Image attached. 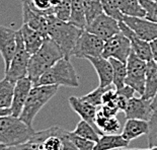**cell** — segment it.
Here are the masks:
<instances>
[{
    "instance_id": "6da1fadb",
    "label": "cell",
    "mask_w": 157,
    "mask_h": 150,
    "mask_svg": "<svg viewBox=\"0 0 157 150\" xmlns=\"http://www.w3.org/2000/svg\"><path fill=\"white\" fill-rule=\"evenodd\" d=\"M63 57L64 54L59 46L50 37H47L41 48L29 58L28 77L33 81L34 85H36L47 70Z\"/></svg>"
},
{
    "instance_id": "7a4b0ae2",
    "label": "cell",
    "mask_w": 157,
    "mask_h": 150,
    "mask_svg": "<svg viewBox=\"0 0 157 150\" xmlns=\"http://www.w3.org/2000/svg\"><path fill=\"white\" fill-rule=\"evenodd\" d=\"M82 32L83 29H80L69 21H61L54 14L50 17L48 37L59 46L65 58L70 59L72 56V51Z\"/></svg>"
},
{
    "instance_id": "3957f363",
    "label": "cell",
    "mask_w": 157,
    "mask_h": 150,
    "mask_svg": "<svg viewBox=\"0 0 157 150\" xmlns=\"http://www.w3.org/2000/svg\"><path fill=\"white\" fill-rule=\"evenodd\" d=\"M35 133L34 127L29 126L19 117H0V145L8 147L28 142Z\"/></svg>"
},
{
    "instance_id": "277c9868",
    "label": "cell",
    "mask_w": 157,
    "mask_h": 150,
    "mask_svg": "<svg viewBox=\"0 0 157 150\" xmlns=\"http://www.w3.org/2000/svg\"><path fill=\"white\" fill-rule=\"evenodd\" d=\"M36 85H58L78 87L79 77L69 58L63 57L41 76Z\"/></svg>"
},
{
    "instance_id": "5b68a950",
    "label": "cell",
    "mask_w": 157,
    "mask_h": 150,
    "mask_svg": "<svg viewBox=\"0 0 157 150\" xmlns=\"http://www.w3.org/2000/svg\"><path fill=\"white\" fill-rule=\"evenodd\" d=\"M58 85L33 86L19 118L29 126L33 127L36 116L48 104L50 99L56 95V93L58 92Z\"/></svg>"
},
{
    "instance_id": "8992f818",
    "label": "cell",
    "mask_w": 157,
    "mask_h": 150,
    "mask_svg": "<svg viewBox=\"0 0 157 150\" xmlns=\"http://www.w3.org/2000/svg\"><path fill=\"white\" fill-rule=\"evenodd\" d=\"M31 55L26 51L21 31H16V50L8 69L4 72L5 78L16 82L21 78L28 77V67Z\"/></svg>"
},
{
    "instance_id": "52a82bcc",
    "label": "cell",
    "mask_w": 157,
    "mask_h": 150,
    "mask_svg": "<svg viewBox=\"0 0 157 150\" xmlns=\"http://www.w3.org/2000/svg\"><path fill=\"white\" fill-rule=\"evenodd\" d=\"M127 77L125 84L131 86L140 95L144 94L147 62L139 58L134 52H131L127 60Z\"/></svg>"
},
{
    "instance_id": "ba28073f",
    "label": "cell",
    "mask_w": 157,
    "mask_h": 150,
    "mask_svg": "<svg viewBox=\"0 0 157 150\" xmlns=\"http://www.w3.org/2000/svg\"><path fill=\"white\" fill-rule=\"evenodd\" d=\"M103 47H105V41L101 38L91 34L86 29H83L72 51V56H75L79 59L99 57L102 55Z\"/></svg>"
},
{
    "instance_id": "9c48e42d",
    "label": "cell",
    "mask_w": 157,
    "mask_h": 150,
    "mask_svg": "<svg viewBox=\"0 0 157 150\" xmlns=\"http://www.w3.org/2000/svg\"><path fill=\"white\" fill-rule=\"evenodd\" d=\"M131 52V42L122 32H120L105 42L101 56L106 59L115 58L124 63H127Z\"/></svg>"
},
{
    "instance_id": "30bf717a",
    "label": "cell",
    "mask_w": 157,
    "mask_h": 150,
    "mask_svg": "<svg viewBox=\"0 0 157 150\" xmlns=\"http://www.w3.org/2000/svg\"><path fill=\"white\" fill-rule=\"evenodd\" d=\"M85 29L91 34H94L99 38H101L105 42L121 32L120 21L105 12H102L91 22L88 23Z\"/></svg>"
},
{
    "instance_id": "8fae6325",
    "label": "cell",
    "mask_w": 157,
    "mask_h": 150,
    "mask_svg": "<svg viewBox=\"0 0 157 150\" xmlns=\"http://www.w3.org/2000/svg\"><path fill=\"white\" fill-rule=\"evenodd\" d=\"M140 39L151 42L157 39V23L150 21L145 17L124 15L123 21Z\"/></svg>"
},
{
    "instance_id": "7c38bea8",
    "label": "cell",
    "mask_w": 157,
    "mask_h": 150,
    "mask_svg": "<svg viewBox=\"0 0 157 150\" xmlns=\"http://www.w3.org/2000/svg\"><path fill=\"white\" fill-rule=\"evenodd\" d=\"M16 50V31L0 25V55L4 61V72L8 69Z\"/></svg>"
},
{
    "instance_id": "4fadbf2b",
    "label": "cell",
    "mask_w": 157,
    "mask_h": 150,
    "mask_svg": "<svg viewBox=\"0 0 157 150\" xmlns=\"http://www.w3.org/2000/svg\"><path fill=\"white\" fill-rule=\"evenodd\" d=\"M152 99H146L144 98H134L129 99L128 105L125 110V116L127 119H139L149 121L153 114L151 106Z\"/></svg>"
},
{
    "instance_id": "5bb4252c",
    "label": "cell",
    "mask_w": 157,
    "mask_h": 150,
    "mask_svg": "<svg viewBox=\"0 0 157 150\" xmlns=\"http://www.w3.org/2000/svg\"><path fill=\"white\" fill-rule=\"evenodd\" d=\"M34 86V83L29 77L19 79L15 82L14 91H13L12 104L10 106L11 115L14 117H19L21 114L23 106L28 99L29 91Z\"/></svg>"
},
{
    "instance_id": "9a60e30c",
    "label": "cell",
    "mask_w": 157,
    "mask_h": 150,
    "mask_svg": "<svg viewBox=\"0 0 157 150\" xmlns=\"http://www.w3.org/2000/svg\"><path fill=\"white\" fill-rule=\"evenodd\" d=\"M120 29L131 42L132 52H134L139 58L145 60L146 62L153 60L150 42L140 39L124 21H120Z\"/></svg>"
},
{
    "instance_id": "2e32d148",
    "label": "cell",
    "mask_w": 157,
    "mask_h": 150,
    "mask_svg": "<svg viewBox=\"0 0 157 150\" xmlns=\"http://www.w3.org/2000/svg\"><path fill=\"white\" fill-rule=\"evenodd\" d=\"M68 102L70 106H71V109L80 118L88 122L90 125H92L102 135V133L99 131L95 125V117L96 113H98V109L96 108L98 106L89 104V102H85L82 98H77V96H70L68 98Z\"/></svg>"
},
{
    "instance_id": "e0dca14e",
    "label": "cell",
    "mask_w": 157,
    "mask_h": 150,
    "mask_svg": "<svg viewBox=\"0 0 157 150\" xmlns=\"http://www.w3.org/2000/svg\"><path fill=\"white\" fill-rule=\"evenodd\" d=\"M86 60H88L96 71L99 79V85L109 86L113 84V71L109 59L99 56V57H87Z\"/></svg>"
},
{
    "instance_id": "ac0fdd59",
    "label": "cell",
    "mask_w": 157,
    "mask_h": 150,
    "mask_svg": "<svg viewBox=\"0 0 157 150\" xmlns=\"http://www.w3.org/2000/svg\"><path fill=\"white\" fill-rule=\"evenodd\" d=\"M19 29L21 31L23 43H25L26 51L32 56L44 44V41L47 38V36L42 34L41 32L29 28L28 25H25V23H23L22 26Z\"/></svg>"
},
{
    "instance_id": "d6986e66",
    "label": "cell",
    "mask_w": 157,
    "mask_h": 150,
    "mask_svg": "<svg viewBox=\"0 0 157 150\" xmlns=\"http://www.w3.org/2000/svg\"><path fill=\"white\" fill-rule=\"evenodd\" d=\"M149 121L139 119H127L123 128L122 135L128 141H132L142 135L148 134Z\"/></svg>"
},
{
    "instance_id": "ffe728a7",
    "label": "cell",
    "mask_w": 157,
    "mask_h": 150,
    "mask_svg": "<svg viewBox=\"0 0 157 150\" xmlns=\"http://www.w3.org/2000/svg\"><path fill=\"white\" fill-rule=\"evenodd\" d=\"M130 141L126 140L122 134H102L95 142L93 150H116L129 146Z\"/></svg>"
},
{
    "instance_id": "44dd1931",
    "label": "cell",
    "mask_w": 157,
    "mask_h": 150,
    "mask_svg": "<svg viewBox=\"0 0 157 150\" xmlns=\"http://www.w3.org/2000/svg\"><path fill=\"white\" fill-rule=\"evenodd\" d=\"M157 93V63L154 60L147 62L145 91L142 98L152 99Z\"/></svg>"
},
{
    "instance_id": "7402d4cb",
    "label": "cell",
    "mask_w": 157,
    "mask_h": 150,
    "mask_svg": "<svg viewBox=\"0 0 157 150\" xmlns=\"http://www.w3.org/2000/svg\"><path fill=\"white\" fill-rule=\"evenodd\" d=\"M95 125L102 134H117L121 130V124L116 117H106L98 110L95 117Z\"/></svg>"
},
{
    "instance_id": "603a6c76",
    "label": "cell",
    "mask_w": 157,
    "mask_h": 150,
    "mask_svg": "<svg viewBox=\"0 0 157 150\" xmlns=\"http://www.w3.org/2000/svg\"><path fill=\"white\" fill-rule=\"evenodd\" d=\"M118 5L124 15L145 17L146 12L139 0H118Z\"/></svg>"
},
{
    "instance_id": "cb8c5ba5",
    "label": "cell",
    "mask_w": 157,
    "mask_h": 150,
    "mask_svg": "<svg viewBox=\"0 0 157 150\" xmlns=\"http://www.w3.org/2000/svg\"><path fill=\"white\" fill-rule=\"evenodd\" d=\"M15 82L3 78L0 80V109H10Z\"/></svg>"
},
{
    "instance_id": "d4e9b609",
    "label": "cell",
    "mask_w": 157,
    "mask_h": 150,
    "mask_svg": "<svg viewBox=\"0 0 157 150\" xmlns=\"http://www.w3.org/2000/svg\"><path fill=\"white\" fill-rule=\"evenodd\" d=\"M69 22L73 23L80 29H85L86 17L82 0H71V14H70Z\"/></svg>"
},
{
    "instance_id": "484cf974",
    "label": "cell",
    "mask_w": 157,
    "mask_h": 150,
    "mask_svg": "<svg viewBox=\"0 0 157 150\" xmlns=\"http://www.w3.org/2000/svg\"><path fill=\"white\" fill-rule=\"evenodd\" d=\"M112 63L113 71V84L115 85L117 89L122 88L125 86V80L127 77V64L118 59L115 58H109Z\"/></svg>"
},
{
    "instance_id": "4316f807",
    "label": "cell",
    "mask_w": 157,
    "mask_h": 150,
    "mask_svg": "<svg viewBox=\"0 0 157 150\" xmlns=\"http://www.w3.org/2000/svg\"><path fill=\"white\" fill-rule=\"evenodd\" d=\"M73 132H74L76 135L80 136V137L85 138L93 142H98L101 135L92 125H90L88 122H86L82 119L77 124V126H76V128Z\"/></svg>"
},
{
    "instance_id": "83f0119b",
    "label": "cell",
    "mask_w": 157,
    "mask_h": 150,
    "mask_svg": "<svg viewBox=\"0 0 157 150\" xmlns=\"http://www.w3.org/2000/svg\"><path fill=\"white\" fill-rule=\"evenodd\" d=\"M84 5L86 25L103 12L101 0H82Z\"/></svg>"
},
{
    "instance_id": "f1b7e54d",
    "label": "cell",
    "mask_w": 157,
    "mask_h": 150,
    "mask_svg": "<svg viewBox=\"0 0 157 150\" xmlns=\"http://www.w3.org/2000/svg\"><path fill=\"white\" fill-rule=\"evenodd\" d=\"M111 85L109 86H101L98 85V88L93 89L92 91L88 92L87 94H85L84 96H82V98L84 99L85 102H89L95 106H99L102 105V96L105 94V92L108 90V89L111 87Z\"/></svg>"
},
{
    "instance_id": "f546056e",
    "label": "cell",
    "mask_w": 157,
    "mask_h": 150,
    "mask_svg": "<svg viewBox=\"0 0 157 150\" xmlns=\"http://www.w3.org/2000/svg\"><path fill=\"white\" fill-rule=\"evenodd\" d=\"M101 4L103 8V12L108 15L116 18L117 21H122L124 18V14L121 12L118 5V0H101Z\"/></svg>"
},
{
    "instance_id": "4dcf8cb0",
    "label": "cell",
    "mask_w": 157,
    "mask_h": 150,
    "mask_svg": "<svg viewBox=\"0 0 157 150\" xmlns=\"http://www.w3.org/2000/svg\"><path fill=\"white\" fill-rule=\"evenodd\" d=\"M53 14L61 21H69L71 14V0H61L56 7H53Z\"/></svg>"
},
{
    "instance_id": "1f68e13d",
    "label": "cell",
    "mask_w": 157,
    "mask_h": 150,
    "mask_svg": "<svg viewBox=\"0 0 157 150\" xmlns=\"http://www.w3.org/2000/svg\"><path fill=\"white\" fill-rule=\"evenodd\" d=\"M139 1L145 9V18L157 23V2L154 0H139Z\"/></svg>"
},
{
    "instance_id": "d6a6232c",
    "label": "cell",
    "mask_w": 157,
    "mask_h": 150,
    "mask_svg": "<svg viewBox=\"0 0 157 150\" xmlns=\"http://www.w3.org/2000/svg\"><path fill=\"white\" fill-rule=\"evenodd\" d=\"M147 135L149 147H157V111L153 112L149 120V132Z\"/></svg>"
},
{
    "instance_id": "836d02e7",
    "label": "cell",
    "mask_w": 157,
    "mask_h": 150,
    "mask_svg": "<svg viewBox=\"0 0 157 150\" xmlns=\"http://www.w3.org/2000/svg\"><path fill=\"white\" fill-rule=\"evenodd\" d=\"M69 136H70L71 141L74 143V145L78 148V150H93L94 149L95 142L80 137V136L76 135L74 132H70Z\"/></svg>"
},
{
    "instance_id": "e575fe53",
    "label": "cell",
    "mask_w": 157,
    "mask_h": 150,
    "mask_svg": "<svg viewBox=\"0 0 157 150\" xmlns=\"http://www.w3.org/2000/svg\"><path fill=\"white\" fill-rule=\"evenodd\" d=\"M5 150H44V148H43L42 143L29 140L28 142L21 143V144L8 146V147H6Z\"/></svg>"
},
{
    "instance_id": "d590c367",
    "label": "cell",
    "mask_w": 157,
    "mask_h": 150,
    "mask_svg": "<svg viewBox=\"0 0 157 150\" xmlns=\"http://www.w3.org/2000/svg\"><path fill=\"white\" fill-rule=\"evenodd\" d=\"M99 110H101L102 114L106 117H116L120 111V110L118 108H116V106H103V105L101 106Z\"/></svg>"
},
{
    "instance_id": "8d00e7d4",
    "label": "cell",
    "mask_w": 157,
    "mask_h": 150,
    "mask_svg": "<svg viewBox=\"0 0 157 150\" xmlns=\"http://www.w3.org/2000/svg\"><path fill=\"white\" fill-rule=\"evenodd\" d=\"M117 92L119 93V94H122L124 96H126L127 98H132L133 96H134V93L136 92L134 90V88H132L131 86H129V85H125V86H123L122 88H119V89H117Z\"/></svg>"
},
{
    "instance_id": "74e56055",
    "label": "cell",
    "mask_w": 157,
    "mask_h": 150,
    "mask_svg": "<svg viewBox=\"0 0 157 150\" xmlns=\"http://www.w3.org/2000/svg\"><path fill=\"white\" fill-rule=\"evenodd\" d=\"M150 46H151L153 60H154V61L157 63V39L153 40V41L150 42Z\"/></svg>"
},
{
    "instance_id": "f35d334b",
    "label": "cell",
    "mask_w": 157,
    "mask_h": 150,
    "mask_svg": "<svg viewBox=\"0 0 157 150\" xmlns=\"http://www.w3.org/2000/svg\"><path fill=\"white\" fill-rule=\"evenodd\" d=\"M6 115H11L10 109H0V117Z\"/></svg>"
},
{
    "instance_id": "ab89813d",
    "label": "cell",
    "mask_w": 157,
    "mask_h": 150,
    "mask_svg": "<svg viewBox=\"0 0 157 150\" xmlns=\"http://www.w3.org/2000/svg\"><path fill=\"white\" fill-rule=\"evenodd\" d=\"M151 106H152L153 111H157V93H156V95L154 96V98H152V101H151Z\"/></svg>"
},
{
    "instance_id": "60d3db41",
    "label": "cell",
    "mask_w": 157,
    "mask_h": 150,
    "mask_svg": "<svg viewBox=\"0 0 157 150\" xmlns=\"http://www.w3.org/2000/svg\"><path fill=\"white\" fill-rule=\"evenodd\" d=\"M116 150H157V147H149V148H146V149H139V148H133V149H127L125 148H119V149H116Z\"/></svg>"
},
{
    "instance_id": "b9f144b4",
    "label": "cell",
    "mask_w": 157,
    "mask_h": 150,
    "mask_svg": "<svg viewBox=\"0 0 157 150\" xmlns=\"http://www.w3.org/2000/svg\"><path fill=\"white\" fill-rule=\"evenodd\" d=\"M60 1H61V0H50V2H51V5H52V8L56 7V6L60 3Z\"/></svg>"
},
{
    "instance_id": "7bdbcfd3",
    "label": "cell",
    "mask_w": 157,
    "mask_h": 150,
    "mask_svg": "<svg viewBox=\"0 0 157 150\" xmlns=\"http://www.w3.org/2000/svg\"><path fill=\"white\" fill-rule=\"evenodd\" d=\"M6 147H7V146H4V145H0V150H5V149H6Z\"/></svg>"
},
{
    "instance_id": "ee69618b",
    "label": "cell",
    "mask_w": 157,
    "mask_h": 150,
    "mask_svg": "<svg viewBox=\"0 0 157 150\" xmlns=\"http://www.w3.org/2000/svg\"><path fill=\"white\" fill-rule=\"evenodd\" d=\"M154 1H156V2H157V0H154Z\"/></svg>"
}]
</instances>
